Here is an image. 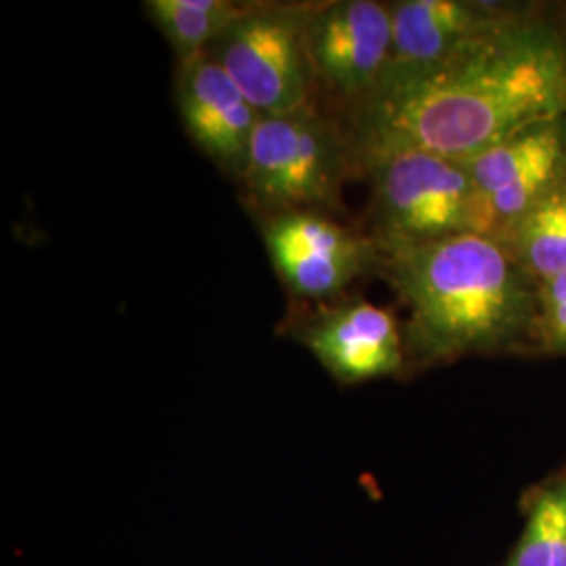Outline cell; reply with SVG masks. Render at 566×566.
Returning a JSON list of instances; mask_svg holds the SVG:
<instances>
[{"mask_svg":"<svg viewBox=\"0 0 566 566\" xmlns=\"http://www.w3.org/2000/svg\"><path fill=\"white\" fill-rule=\"evenodd\" d=\"M357 177L343 126L315 103L292 114L263 116L243 172L245 202L259 217L343 208L344 182Z\"/></svg>","mask_w":566,"mask_h":566,"instance_id":"3957f363","label":"cell"},{"mask_svg":"<svg viewBox=\"0 0 566 566\" xmlns=\"http://www.w3.org/2000/svg\"><path fill=\"white\" fill-rule=\"evenodd\" d=\"M504 243L539 282L565 273L566 172L516 223Z\"/></svg>","mask_w":566,"mask_h":566,"instance_id":"4fadbf2b","label":"cell"},{"mask_svg":"<svg viewBox=\"0 0 566 566\" xmlns=\"http://www.w3.org/2000/svg\"><path fill=\"white\" fill-rule=\"evenodd\" d=\"M566 116V0H521L485 36L430 65H388L336 118L357 177L388 156L468 163L533 122Z\"/></svg>","mask_w":566,"mask_h":566,"instance_id":"6da1fadb","label":"cell"},{"mask_svg":"<svg viewBox=\"0 0 566 566\" xmlns=\"http://www.w3.org/2000/svg\"><path fill=\"white\" fill-rule=\"evenodd\" d=\"M361 177L369 185L361 229L382 256L474 233V189L464 163L407 151L367 166Z\"/></svg>","mask_w":566,"mask_h":566,"instance_id":"277c9868","label":"cell"},{"mask_svg":"<svg viewBox=\"0 0 566 566\" xmlns=\"http://www.w3.org/2000/svg\"><path fill=\"white\" fill-rule=\"evenodd\" d=\"M464 164L474 189V233L504 243L566 172V116L533 122Z\"/></svg>","mask_w":566,"mask_h":566,"instance_id":"52a82bcc","label":"cell"},{"mask_svg":"<svg viewBox=\"0 0 566 566\" xmlns=\"http://www.w3.org/2000/svg\"><path fill=\"white\" fill-rule=\"evenodd\" d=\"M308 4L256 2L208 51L261 116H283L315 103L304 49Z\"/></svg>","mask_w":566,"mask_h":566,"instance_id":"5b68a950","label":"cell"},{"mask_svg":"<svg viewBox=\"0 0 566 566\" xmlns=\"http://www.w3.org/2000/svg\"><path fill=\"white\" fill-rule=\"evenodd\" d=\"M392 21L388 2H311L304 21V49L315 95L338 114L380 81L390 61Z\"/></svg>","mask_w":566,"mask_h":566,"instance_id":"ba28073f","label":"cell"},{"mask_svg":"<svg viewBox=\"0 0 566 566\" xmlns=\"http://www.w3.org/2000/svg\"><path fill=\"white\" fill-rule=\"evenodd\" d=\"M259 223L271 264L298 303H332L359 277H380L382 254L361 227L324 212H283Z\"/></svg>","mask_w":566,"mask_h":566,"instance_id":"8992f818","label":"cell"},{"mask_svg":"<svg viewBox=\"0 0 566 566\" xmlns=\"http://www.w3.org/2000/svg\"><path fill=\"white\" fill-rule=\"evenodd\" d=\"M506 566H566V472L535 493Z\"/></svg>","mask_w":566,"mask_h":566,"instance_id":"5bb4252c","label":"cell"},{"mask_svg":"<svg viewBox=\"0 0 566 566\" xmlns=\"http://www.w3.org/2000/svg\"><path fill=\"white\" fill-rule=\"evenodd\" d=\"M287 327L340 385H361L407 371L403 324L385 306L365 298L308 304V311L292 315Z\"/></svg>","mask_w":566,"mask_h":566,"instance_id":"9c48e42d","label":"cell"},{"mask_svg":"<svg viewBox=\"0 0 566 566\" xmlns=\"http://www.w3.org/2000/svg\"><path fill=\"white\" fill-rule=\"evenodd\" d=\"M177 107L193 145L227 177L242 181L263 116L208 53L179 63Z\"/></svg>","mask_w":566,"mask_h":566,"instance_id":"30bf717a","label":"cell"},{"mask_svg":"<svg viewBox=\"0 0 566 566\" xmlns=\"http://www.w3.org/2000/svg\"><path fill=\"white\" fill-rule=\"evenodd\" d=\"M388 7V65H430L500 28L518 11L521 0H397Z\"/></svg>","mask_w":566,"mask_h":566,"instance_id":"8fae6325","label":"cell"},{"mask_svg":"<svg viewBox=\"0 0 566 566\" xmlns=\"http://www.w3.org/2000/svg\"><path fill=\"white\" fill-rule=\"evenodd\" d=\"M380 277L407 308V371L464 357H547L542 282L506 243L462 233L382 256Z\"/></svg>","mask_w":566,"mask_h":566,"instance_id":"7a4b0ae2","label":"cell"},{"mask_svg":"<svg viewBox=\"0 0 566 566\" xmlns=\"http://www.w3.org/2000/svg\"><path fill=\"white\" fill-rule=\"evenodd\" d=\"M542 332L547 357H566V271L542 282Z\"/></svg>","mask_w":566,"mask_h":566,"instance_id":"9a60e30c","label":"cell"},{"mask_svg":"<svg viewBox=\"0 0 566 566\" xmlns=\"http://www.w3.org/2000/svg\"><path fill=\"white\" fill-rule=\"evenodd\" d=\"M143 9L182 63L208 53L242 15L245 4L231 0H147Z\"/></svg>","mask_w":566,"mask_h":566,"instance_id":"7c38bea8","label":"cell"}]
</instances>
